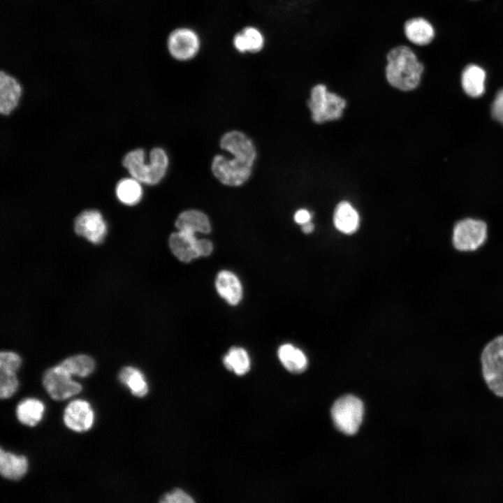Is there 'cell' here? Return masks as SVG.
Wrapping results in <instances>:
<instances>
[{
  "label": "cell",
  "instance_id": "1",
  "mask_svg": "<svg viewBox=\"0 0 503 503\" xmlns=\"http://www.w3.org/2000/svg\"><path fill=\"white\" fill-rule=\"evenodd\" d=\"M222 150L230 152L233 159H228L217 154L212 161V171L214 177L223 184L238 187L250 177L256 150L252 140L240 131H231L224 133L220 140Z\"/></svg>",
  "mask_w": 503,
  "mask_h": 503
},
{
  "label": "cell",
  "instance_id": "2",
  "mask_svg": "<svg viewBox=\"0 0 503 503\" xmlns=\"http://www.w3.org/2000/svg\"><path fill=\"white\" fill-rule=\"evenodd\" d=\"M424 66L407 45L391 48L386 54L385 68L388 82L402 91H411L419 85Z\"/></svg>",
  "mask_w": 503,
  "mask_h": 503
},
{
  "label": "cell",
  "instance_id": "3",
  "mask_svg": "<svg viewBox=\"0 0 503 503\" xmlns=\"http://www.w3.org/2000/svg\"><path fill=\"white\" fill-rule=\"evenodd\" d=\"M149 164L145 163V152L136 149L128 152L122 164L134 179L149 185L158 184L166 173L168 158L161 147L153 148L150 153Z\"/></svg>",
  "mask_w": 503,
  "mask_h": 503
},
{
  "label": "cell",
  "instance_id": "4",
  "mask_svg": "<svg viewBox=\"0 0 503 503\" xmlns=\"http://www.w3.org/2000/svg\"><path fill=\"white\" fill-rule=\"evenodd\" d=\"M481 362L483 377L489 389L503 397V335L486 344L481 354Z\"/></svg>",
  "mask_w": 503,
  "mask_h": 503
},
{
  "label": "cell",
  "instance_id": "5",
  "mask_svg": "<svg viewBox=\"0 0 503 503\" xmlns=\"http://www.w3.org/2000/svg\"><path fill=\"white\" fill-rule=\"evenodd\" d=\"M312 119L316 123L339 119L346 105L344 99L328 91L326 85H316L311 89L307 102Z\"/></svg>",
  "mask_w": 503,
  "mask_h": 503
},
{
  "label": "cell",
  "instance_id": "6",
  "mask_svg": "<svg viewBox=\"0 0 503 503\" xmlns=\"http://www.w3.org/2000/svg\"><path fill=\"white\" fill-rule=\"evenodd\" d=\"M487 238L488 227L484 221L465 218L454 224L451 242L455 250L469 252L482 247L486 243Z\"/></svg>",
  "mask_w": 503,
  "mask_h": 503
},
{
  "label": "cell",
  "instance_id": "7",
  "mask_svg": "<svg viewBox=\"0 0 503 503\" xmlns=\"http://www.w3.org/2000/svg\"><path fill=\"white\" fill-rule=\"evenodd\" d=\"M363 413L362 401L351 395H344L337 400L331 409V416L335 427L347 435L357 432L363 421Z\"/></svg>",
  "mask_w": 503,
  "mask_h": 503
},
{
  "label": "cell",
  "instance_id": "8",
  "mask_svg": "<svg viewBox=\"0 0 503 503\" xmlns=\"http://www.w3.org/2000/svg\"><path fill=\"white\" fill-rule=\"evenodd\" d=\"M167 48L170 56L177 61H187L194 59L201 48V39L191 28L179 27L168 36Z\"/></svg>",
  "mask_w": 503,
  "mask_h": 503
},
{
  "label": "cell",
  "instance_id": "9",
  "mask_svg": "<svg viewBox=\"0 0 503 503\" xmlns=\"http://www.w3.org/2000/svg\"><path fill=\"white\" fill-rule=\"evenodd\" d=\"M71 377V375L59 365L45 371L43 384L52 399L64 400L82 391V385L73 381Z\"/></svg>",
  "mask_w": 503,
  "mask_h": 503
},
{
  "label": "cell",
  "instance_id": "10",
  "mask_svg": "<svg viewBox=\"0 0 503 503\" xmlns=\"http://www.w3.org/2000/svg\"><path fill=\"white\" fill-rule=\"evenodd\" d=\"M75 233L93 244L101 243L107 233V224L101 213L96 210H86L75 219Z\"/></svg>",
  "mask_w": 503,
  "mask_h": 503
},
{
  "label": "cell",
  "instance_id": "11",
  "mask_svg": "<svg viewBox=\"0 0 503 503\" xmlns=\"http://www.w3.org/2000/svg\"><path fill=\"white\" fill-rule=\"evenodd\" d=\"M63 418L68 428L82 432L89 430L93 425L94 413L88 402L75 400L66 407Z\"/></svg>",
  "mask_w": 503,
  "mask_h": 503
},
{
  "label": "cell",
  "instance_id": "12",
  "mask_svg": "<svg viewBox=\"0 0 503 503\" xmlns=\"http://www.w3.org/2000/svg\"><path fill=\"white\" fill-rule=\"evenodd\" d=\"M195 233L187 230H178L170 234L168 245L172 253L180 261L189 263L199 257L196 249Z\"/></svg>",
  "mask_w": 503,
  "mask_h": 503
},
{
  "label": "cell",
  "instance_id": "13",
  "mask_svg": "<svg viewBox=\"0 0 503 503\" xmlns=\"http://www.w3.org/2000/svg\"><path fill=\"white\" fill-rule=\"evenodd\" d=\"M22 88L18 80L7 72L0 73V112L10 114L18 105Z\"/></svg>",
  "mask_w": 503,
  "mask_h": 503
},
{
  "label": "cell",
  "instance_id": "14",
  "mask_svg": "<svg viewBox=\"0 0 503 503\" xmlns=\"http://www.w3.org/2000/svg\"><path fill=\"white\" fill-rule=\"evenodd\" d=\"M219 295L231 305H238L242 297V284L237 276L228 270L220 271L215 279Z\"/></svg>",
  "mask_w": 503,
  "mask_h": 503
},
{
  "label": "cell",
  "instance_id": "15",
  "mask_svg": "<svg viewBox=\"0 0 503 503\" xmlns=\"http://www.w3.org/2000/svg\"><path fill=\"white\" fill-rule=\"evenodd\" d=\"M404 33L407 40L416 45H426L435 37L432 25L421 17L407 20L404 24Z\"/></svg>",
  "mask_w": 503,
  "mask_h": 503
},
{
  "label": "cell",
  "instance_id": "16",
  "mask_svg": "<svg viewBox=\"0 0 503 503\" xmlns=\"http://www.w3.org/2000/svg\"><path fill=\"white\" fill-rule=\"evenodd\" d=\"M233 43L235 50L240 53H256L263 48L265 38L258 28L249 26L235 35Z\"/></svg>",
  "mask_w": 503,
  "mask_h": 503
},
{
  "label": "cell",
  "instance_id": "17",
  "mask_svg": "<svg viewBox=\"0 0 503 503\" xmlns=\"http://www.w3.org/2000/svg\"><path fill=\"white\" fill-rule=\"evenodd\" d=\"M28 470V460L24 455H17L0 450V472L3 477L10 480H19Z\"/></svg>",
  "mask_w": 503,
  "mask_h": 503
},
{
  "label": "cell",
  "instance_id": "18",
  "mask_svg": "<svg viewBox=\"0 0 503 503\" xmlns=\"http://www.w3.org/2000/svg\"><path fill=\"white\" fill-rule=\"evenodd\" d=\"M359 215L352 205L347 202L339 203L335 207L333 223L335 228L342 233H354L359 226Z\"/></svg>",
  "mask_w": 503,
  "mask_h": 503
},
{
  "label": "cell",
  "instance_id": "19",
  "mask_svg": "<svg viewBox=\"0 0 503 503\" xmlns=\"http://www.w3.org/2000/svg\"><path fill=\"white\" fill-rule=\"evenodd\" d=\"M175 226L177 230H187L195 233L206 234L211 231L208 217L197 210H188L181 212L175 221Z\"/></svg>",
  "mask_w": 503,
  "mask_h": 503
},
{
  "label": "cell",
  "instance_id": "20",
  "mask_svg": "<svg viewBox=\"0 0 503 503\" xmlns=\"http://www.w3.org/2000/svg\"><path fill=\"white\" fill-rule=\"evenodd\" d=\"M485 71L476 64L467 66L461 76V83L465 92L469 96L476 98L485 92Z\"/></svg>",
  "mask_w": 503,
  "mask_h": 503
},
{
  "label": "cell",
  "instance_id": "21",
  "mask_svg": "<svg viewBox=\"0 0 503 503\" xmlns=\"http://www.w3.org/2000/svg\"><path fill=\"white\" fill-rule=\"evenodd\" d=\"M277 354L284 367L292 373H301L307 367V359L305 353L291 344L281 345Z\"/></svg>",
  "mask_w": 503,
  "mask_h": 503
},
{
  "label": "cell",
  "instance_id": "22",
  "mask_svg": "<svg viewBox=\"0 0 503 503\" xmlns=\"http://www.w3.org/2000/svg\"><path fill=\"white\" fill-rule=\"evenodd\" d=\"M44 411L45 406L41 400L27 398L18 404L16 416L21 423L32 427L41 421Z\"/></svg>",
  "mask_w": 503,
  "mask_h": 503
},
{
  "label": "cell",
  "instance_id": "23",
  "mask_svg": "<svg viewBox=\"0 0 503 503\" xmlns=\"http://www.w3.org/2000/svg\"><path fill=\"white\" fill-rule=\"evenodd\" d=\"M119 381L126 386L131 393L138 398L145 396L149 391L147 383L143 372L132 366H126L119 372Z\"/></svg>",
  "mask_w": 503,
  "mask_h": 503
},
{
  "label": "cell",
  "instance_id": "24",
  "mask_svg": "<svg viewBox=\"0 0 503 503\" xmlns=\"http://www.w3.org/2000/svg\"><path fill=\"white\" fill-rule=\"evenodd\" d=\"M118 200L126 205H134L140 202L143 196V189L140 182L132 178H124L118 182L115 188Z\"/></svg>",
  "mask_w": 503,
  "mask_h": 503
},
{
  "label": "cell",
  "instance_id": "25",
  "mask_svg": "<svg viewBox=\"0 0 503 503\" xmlns=\"http://www.w3.org/2000/svg\"><path fill=\"white\" fill-rule=\"evenodd\" d=\"M58 365L71 375L80 377L89 376L95 367L94 359L85 354H78L68 357Z\"/></svg>",
  "mask_w": 503,
  "mask_h": 503
},
{
  "label": "cell",
  "instance_id": "26",
  "mask_svg": "<svg viewBox=\"0 0 503 503\" xmlns=\"http://www.w3.org/2000/svg\"><path fill=\"white\" fill-rule=\"evenodd\" d=\"M225 367L237 375H244L250 369V358L245 349L242 347H231L223 358Z\"/></svg>",
  "mask_w": 503,
  "mask_h": 503
},
{
  "label": "cell",
  "instance_id": "27",
  "mask_svg": "<svg viewBox=\"0 0 503 503\" xmlns=\"http://www.w3.org/2000/svg\"><path fill=\"white\" fill-rule=\"evenodd\" d=\"M15 372L0 370V398L7 399L13 395L18 387Z\"/></svg>",
  "mask_w": 503,
  "mask_h": 503
},
{
  "label": "cell",
  "instance_id": "28",
  "mask_svg": "<svg viewBox=\"0 0 503 503\" xmlns=\"http://www.w3.org/2000/svg\"><path fill=\"white\" fill-rule=\"evenodd\" d=\"M20 356L13 351H1L0 353V370L15 372L21 365Z\"/></svg>",
  "mask_w": 503,
  "mask_h": 503
},
{
  "label": "cell",
  "instance_id": "29",
  "mask_svg": "<svg viewBox=\"0 0 503 503\" xmlns=\"http://www.w3.org/2000/svg\"><path fill=\"white\" fill-rule=\"evenodd\" d=\"M160 502L163 503H192L194 500L184 490L180 488H175L170 493L164 494Z\"/></svg>",
  "mask_w": 503,
  "mask_h": 503
},
{
  "label": "cell",
  "instance_id": "30",
  "mask_svg": "<svg viewBox=\"0 0 503 503\" xmlns=\"http://www.w3.org/2000/svg\"><path fill=\"white\" fill-rule=\"evenodd\" d=\"M491 110L493 118L503 125V89L496 94Z\"/></svg>",
  "mask_w": 503,
  "mask_h": 503
},
{
  "label": "cell",
  "instance_id": "31",
  "mask_svg": "<svg viewBox=\"0 0 503 503\" xmlns=\"http://www.w3.org/2000/svg\"><path fill=\"white\" fill-rule=\"evenodd\" d=\"M196 249L199 256H207L212 253L213 245L209 240L197 239Z\"/></svg>",
  "mask_w": 503,
  "mask_h": 503
},
{
  "label": "cell",
  "instance_id": "32",
  "mask_svg": "<svg viewBox=\"0 0 503 503\" xmlns=\"http://www.w3.org/2000/svg\"><path fill=\"white\" fill-rule=\"evenodd\" d=\"M293 218L297 224L302 225L310 221L311 214L305 209H300L296 212Z\"/></svg>",
  "mask_w": 503,
  "mask_h": 503
},
{
  "label": "cell",
  "instance_id": "33",
  "mask_svg": "<svg viewBox=\"0 0 503 503\" xmlns=\"http://www.w3.org/2000/svg\"><path fill=\"white\" fill-rule=\"evenodd\" d=\"M301 229L304 233H310L314 230V224L310 221L307 222L302 225Z\"/></svg>",
  "mask_w": 503,
  "mask_h": 503
}]
</instances>
